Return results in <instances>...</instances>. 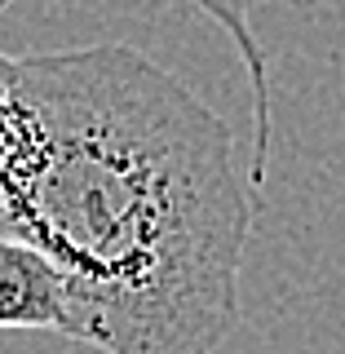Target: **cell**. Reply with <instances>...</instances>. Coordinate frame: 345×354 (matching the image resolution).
<instances>
[{"label": "cell", "mask_w": 345, "mask_h": 354, "mask_svg": "<svg viewBox=\"0 0 345 354\" xmlns=\"http://www.w3.org/2000/svg\"><path fill=\"white\" fill-rule=\"evenodd\" d=\"M44 164L18 239L97 315L102 354H217L252 230L235 133L133 44L22 53Z\"/></svg>", "instance_id": "obj_1"}, {"label": "cell", "mask_w": 345, "mask_h": 354, "mask_svg": "<svg viewBox=\"0 0 345 354\" xmlns=\"http://www.w3.org/2000/svg\"><path fill=\"white\" fill-rule=\"evenodd\" d=\"M0 328L5 332H62L97 346V315L84 292L44 248L0 235Z\"/></svg>", "instance_id": "obj_2"}, {"label": "cell", "mask_w": 345, "mask_h": 354, "mask_svg": "<svg viewBox=\"0 0 345 354\" xmlns=\"http://www.w3.org/2000/svg\"><path fill=\"white\" fill-rule=\"evenodd\" d=\"M14 0H0V18ZM199 5L208 18L235 40V49L243 53V66H248V88H252V164H248V182L261 186L265 182V160H270V71H265V53L257 36H252V22L243 0H191Z\"/></svg>", "instance_id": "obj_3"}]
</instances>
